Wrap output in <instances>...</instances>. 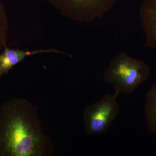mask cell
<instances>
[{
  "label": "cell",
  "mask_w": 156,
  "mask_h": 156,
  "mask_svg": "<svg viewBox=\"0 0 156 156\" xmlns=\"http://www.w3.org/2000/svg\"><path fill=\"white\" fill-rule=\"evenodd\" d=\"M53 152L37 107L14 97L0 105V156H50Z\"/></svg>",
  "instance_id": "obj_1"
},
{
  "label": "cell",
  "mask_w": 156,
  "mask_h": 156,
  "mask_svg": "<svg viewBox=\"0 0 156 156\" xmlns=\"http://www.w3.org/2000/svg\"><path fill=\"white\" fill-rule=\"evenodd\" d=\"M4 49L2 53H0V78L8 74L12 68L23 60L27 56L49 52L64 53L61 51L54 49L24 51L18 49H11L8 48L7 46Z\"/></svg>",
  "instance_id": "obj_6"
},
{
  "label": "cell",
  "mask_w": 156,
  "mask_h": 156,
  "mask_svg": "<svg viewBox=\"0 0 156 156\" xmlns=\"http://www.w3.org/2000/svg\"><path fill=\"white\" fill-rule=\"evenodd\" d=\"M150 74V68L145 62L122 52L111 60L103 80L118 94H129L147 80Z\"/></svg>",
  "instance_id": "obj_2"
},
{
  "label": "cell",
  "mask_w": 156,
  "mask_h": 156,
  "mask_svg": "<svg viewBox=\"0 0 156 156\" xmlns=\"http://www.w3.org/2000/svg\"><path fill=\"white\" fill-rule=\"evenodd\" d=\"M8 30V17L4 5L0 0V50L6 46Z\"/></svg>",
  "instance_id": "obj_8"
},
{
  "label": "cell",
  "mask_w": 156,
  "mask_h": 156,
  "mask_svg": "<svg viewBox=\"0 0 156 156\" xmlns=\"http://www.w3.org/2000/svg\"><path fill=\"white\" fill-rule=\"evenodd\" d=\"M144 110L148 130L156 134V82L146 95Z\"/></svg>",
  "instance_id": "obj_7"
},
{
  "label": "cell",
  "mask_w": 156,
  "mask_h": 156,
  "mask_svg": "<svg viewBox=\"0 0 156 156\" xmlns=\"http://www.w3.org/2000/svg\"><path fill=\"white\" fill-rule=\"evenodd\" d=\"M118 95L116 92L113 95L106 94L84 109V128L87 134L101 135L113 124L120 110L117 99Z\"/></svg>",
  "instance_id": "obj_3"
},
{
  "label": "cell",
  "mask_w": 156,
  "mask_h": 156,
  "mask_svg": "<svg viewBox=\"0 0 156 156\" xmlns=\"http://www.w3.org/2000/svg\"><path fill=\"white\" fill-rule=\"evenodd\" d=\"M139 14L145 36L144 47L156 51V0H144Z\"/></svg>",
  "instance_id": "obj_5"
},
{
  "label": "cell",
  "mask_w": 156,
  "mask_h": 156,
  "mask_svg": "<svg viewBox=\"0 0 156 156\" xmlns=\"http://www.w3.org/2000/svg\"><path fill=\"white\" fill-rule=\"evenodd\" d=\"M119 0H48L65 16L79 22L100 19Z\"/></svg>",
  "instance_id": "obj_4"
}]
</instances>
